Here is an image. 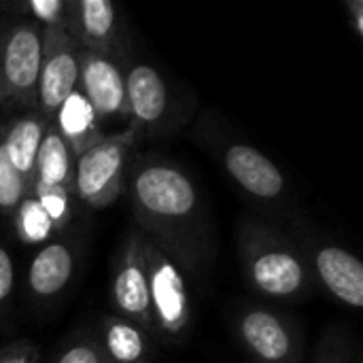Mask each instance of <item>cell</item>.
Segmentation results:
<instances>
[{
    "label": "cell",
    "instance_id": "ffe728a7",
    "mask_svg": "<svg viewBox=\"0 0 363 363\" xmlns=\"http://www.w3.org/2000/svg\"><path fill=\"white\" fill-rule=\"evenodd\" d=\"M11 225H13L15 236L23 245H30V247H43L55 236H60L32 194H28L15 208L11 217Z\"/></svg>",
    "mask_w": 363,
    "mask_h": 363
},
{
    "label": "cell",
    "instance_id": "6da1fadb",
    "mask_svg": "<svg viewBox=\"0 0 363 363\" xmlns=\"http://www.w3.org/2000/svg\"><path fill=\"white\" fill-rule=\"evenodd\" d=\"M123 194L136 230L162 247L187 277H202L213 266L217 238L211 211L183 166L155 153L132 157Z\"/></svg>",
    "mask_w": 363,
    "mask_h": 363
},
{
    "label": "cell",
    "instance_id": "e0dca14e",
    "mask_svg": "<svg viewBox=\"0 0 363 363\" xmlns=\"http://www.w3.org/2000/svg\"><path fill=\"white\" fill-rule=\"evenodd\" d=\"M51 123L55 125L64 143L70 147L74 157H79L83 151L94 147L104 136L91 104L85 100V96L79 89H74L64 100V104L51 117Z\"/></svg>",
    "mask_w": 363,
    "mask_h": 363
},
{
    "label": "cell",
    "instance_id": "4316f807",
    "mask_svg": "<svg viewBox=\"0 0 363 363\" xmlns=\"http://www.w3.org/2000/svg\"><path fill=\"white\" fill-rule=\"evenodd\" d=\"M345 11H347V17L353 26L355 34L363 38V2L362 0H347Z\"/></svg>",
    "mask_w": 363,
    "mask_h": 363
},
{
    "label": "cell",
    "instance_id": "9a60e30c",
    "mask_svg": "<svg viewBox=\"0 0 363 363\" xmlns=\"http://www.w3.org/2000/svg\"><path fill=\"white\" fill-rule=\"evenodd\" d=\"M106 363H149L153 357L155 338L130 319L106 315L96 334Z\"/></svg>",
    "mask_w": 363,
    "mask_h": 363
},
{
    "label": "cell",
    "instance_id": "5b68a950",
    "mask_svg": "<svg viewBox=\"0 0 363 363\" xmlns=\"http://www.w3.org/2000/svg\"><path fill=\"white\" fill-rule=\"evenodd\" d=\"M149 306L155 340L181 345L191 332L194 302L183 268L155 242L145 238Z\"/></svg>",
    "mask_w": 363,
    "mask_h": 363
},
{
    "label": "cell",
    "instance_id": "7a4b0ae2",
    "mask_svg": "<svg viewBox=\"0 0 363 363\" xmlns=\"http://www.w3.org/2000/svg\"><path fill=\"white\" fill-rule=\"evenodd\" d=\"M236 249L245 281L262 298L298 302L317 287L300 247L287 232L264 219L238 221Z\"/></svg>",
    "mask_w": 363,
    "mask_h": 363
},
{
    "label": "cell",
    "instance_id": "8fae6325",
    "mask_svg": "<svg viewBox=\"0 0 363 363\" xmlns=\"http://www.w3.org/2000/svg\"><path fill=\"white\" fill-rule=\"evenodd\" d=\"M113 315L134 321L155 338L149 285H147V262H145V236L140 230H130L115 259L111 289H108ZM157 342V340H155Z\"/></svg>",
    "mask_w": 363,
    "mask_h": 363
},
{
    "label": "cell",
    "instance_id": "d4e9b609",
    "mask_svg": "<svg viewBox=\"0 0 363 363\" xmlns=\"http://www.w3.org/2000/svg\"><path fill=\"white\" fill-rule=\"evenodd\" d=\"M15 283H17V270L13 255L6 247V242L0 238V317H4L15 300Z\"/></svg>",
    "mask_w": 363,
    "mask_h": 363
},
{
    "label": "cell",
    "instance_id": "603a6c76",
    "mask_svg": "<svg viewBox=\"0 0 363 363\" xmlns=\"http://www.w3.org/2000/svg\"><path fill=\"white\" fill-rule=\"evenodd\" d=\"M313 363H362V355L355 349L351 332L342 325H332L321 334Z\"/></svg>",
    "mask_w": 363,
    "mask_h": 363
},
{
    "label": "cell",
    "instance_id": "277c9868",
    "mask_svg": "<svg viewBox=\"0 0 363 363\" xmlns=\"http://www.w3.org/2000/svg\"><path fill=\"white\" fill-rule=\"evenodd\" d=\"M128 121L136 138H160L179 130L189 117V104L157 66L132 62L125 72Z\"/></svg>",
    "mask_w": 363,
    "mask_h": 363
},
{
    "label": "cell",
    "instance_id": "30bf717a",
    "mask_svg": "<svg viewBox=\"0 0 363 363\" xmlns=\"http://www.w3.org/2000/svg\"><path fill=\"white\" fill-rule=\"evenodd\" d=\"M130 55L121 51L81 49L77 89L91 104L100 123L128 119L125 72Z\"/></svg>",
    "mask_w": 363,
    "mask_h": 363
},
{
    "label": "cell",
    "instance_id": "cb8c5ba5",
    "mask_svg": "<svg viewBox=\"0 0 363 363\" xmlns=\"http://www.w3.org/2000/svg\"><path fill=\"white\" fill-rule=\"evenodd\" d=\"M51 363H106L98 338L91 336H77L64 345V349L55 355Z\"/></svg>",
    "mask_w": 363,
    "mask_h": 363
},
{
    "label": "cell",
    "instance_id": "ba28073f",
    "mask_svg": "<svg viewBox=\"0 0 363 363\" xmlns=\"http://www.w3.org/2000/svg\"><path fill=\"white\" fill-rule=\"evenodd\" d=\"M234 336L251 363H300L304 355V336L300 325L285 313L245 304L232 319Z\"/></svg>",
    "mask_w": 363,
    "mask_h": 363
},
{
    "label": "cell",
    "instance_id": "484cf974",
    "mask_svg": "<svg viewBox=\"0 0 363 363\" xmlns=\"http://www.w3.org/2000/svg\"><path fill=\"white\" fill-rule=\"evenodd\" d=\"M0 363H40V351L30 340H15L0 349Z\"/></svg>",
    "mask_w": 363,
    "mask_h": 363
},
{
    "label": "cell",
    "instance_id": "ac0fdd59",
    "mask_svg": "<svg viewBox=\"0 0 363 363\" xmlns=\"http://www.w3.org/2000/svg\"><path fill=\"white\" fill-rule=\"evenodd\" d=\"M74 162H77L74 153L64 143L55 125L49 121L43 143L38 147V153H36L32 187H64V189L74 191L72 189Z\"/></svg>",
    "mask_w": 363,
    "mask_h": 363
},
{
    "label": "cell",
    "instance_id": "2e32d148",
    "mask_svg": "<svg viewBox=\"0 0 363 363\" xmlns=\"http://www.w3.org/2000/svg\"><path fill=\"white\" fill-rule=\"evenodd\" d=\"M0 123H2V136H4L9 160L19 172V177L26 181V185L32 187L36 153L43 143L49 119L40 115L36 108H32V111L19 113L17 117L4 119Z\"/></svg>",
    "mask_w": 363,
    "mask_h": 363
},
{
    "label": "cell",
    "instance_id": "3957f363",
    "mask_svg": "<svg viewBox=\"0 0 363 363\" xmlns=\"http://www.w3.org/2000/svg\"><path fill=\"white\" fill-rule=\"evenodd\" d=\"M196 138L219 162L223 172L249 202L277 217H287L294 213L291 187L283 170L264 151L230 134V130H225L213 115L200 117Z\"/></svg>",
    "mask_w": 363,
    "mask_h": 363
},
{
    "label": "cell",
    "instance_id": "52a82bcc",
    "mask_svg": "<svg viewBox=\"0 0 363 363\" xmlns=\"http://www.w3.org/2000/svg\"><path fill=\"white\" fill-rule=\"evenodd\" d=\"M43 32L28 21L0 17V108H36Z\"/></svg>",
    "mask_w": 363,
    "mask_h": 363
},
{
    "label": "cell",
    "instance_id": "4fadbf2b",
    "mask_svg": "<svg viewBox=\"0 0 363 363\" xmlns=\"http://www.w3.org/2000/svg\"><path fill=\"white\" fill-rule=\"evenodd\" d=\"M81 47L68 30L43 32V55L36 81V111L49 121L79 85Z\"/></svg>",
    "mask_w": 363,
    "mask_h": 363
},
{
    "label": "cell",
    "instance_id": "d6986e66",
    "mask_svg": "<svg viewBox=\"0 0 363 363\" xmlns=\"http://www.w3.org/2000/svg\"><path fill=\"white\" fill-rule=\"evenodd\" d=\"M2 17L21 19L45 30H68V0H11L0 2Z\"/></svg>",
    "mask_w": 363,
    "mask_h": 363
},
{
    "label": "cell",
    "instance_id": "7c38bea8",
    "mask_svg": "<svg viewBox=\"0 0 363 363\" xmlns=\"http://www.w3.org/2000/svg\"><path fill=\"white\" fill-rule=\"evenodd\" d=\"M81 236L68 230L38 247L26 272V291L36 308H49L68 291L81 264Z\"/></svg>",
    "mask_w": 363,
    "mask_h": 363
},
{
    "label": "cell",
    "instance_id": "44dd1931",
    "mask_svg": "<svg viewBox=\"0 0 363 363\" xmlns=\"http://www.w3.org/2000/svg\"><path fill=\"white\" fill-rule=\"evenodd\" d=\"M30 194L38 200L40 208L53 223L57 234H64L77 217V196L64 187H32Z\"/></svg>",
    "mask_w": 363,
    "mask_h": 363
},
{
    "label": "cell",
    "instance_id": "8992f818",
    "mask_svg": "<svg viewBox=\"0 0 363 363\" xmlns=\"http://www.w3.org/2000/svg\"><path fill=\"white\" fill-rule=\"evenodd\" d=\"M134 145V132L125 130L102 136V140L77 157L72 189L79 204L91 211H104L123 196Z\"/></svg>",
    "mask_w": 363,
    "mask_h": 363
},
{
    "label": "cell",
    "instance_id": "9c48e42d",
    "mask_svg": "<svg viewBox=\"0 0 363 363\" xmlns=\"http://www.w3.org/2000/svg\"><path fill=\"white\" fill-rule=\"evenodd\" d=\"M287 234L304 253L315 285H321L340 304L359 311L363 306V264L359 257L330 238L315 236L302 221H296Z\"/></svg>",
    "mask_w": 363,
    "mask_h": 363
},
{
    "label": "cell",
    "instance_id": "7402d4cb",
    "mask_svg": "<svg viewBox=\"0 0 363 363\" xmlns=\"http://www.w3.org/2000/svg\"><path fill=\"white\" fill-rule=\"evenodd\" d=\"M30 194V187L19 177L15 166L9 160L4 136H2V123H0V221H11L15 208L19 202Z\"/></svg>",
    "mask_w": 363,
    "mask_h": 363
},
{
    "label": "cell",
    "instance_id": "5bb4252c",
    "mask_svg": "<svg viewBox=\"0 0 363 363\" xmlns=\"http://www.w3.org/2000/svg\"><path fill=\"white\" fill-rule=\"evenodd\" d=\"M68 32L81 49L125 53L123 17L111 0H68Z\"/></svg>",
    "mask_w": 363,
    "mask_h": 363
}]
</instances>
